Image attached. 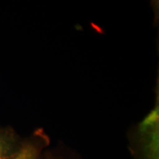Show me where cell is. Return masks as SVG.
Here are the masks:
<instances>
[{"label": "cell", "instance_id": "6da1fadb", "mask_svg": "<svg viewBox=\"0 0 159 159\" xmlns=\"http://www.w3.org/2000/svg\"><path fill=\"white\" fill-rule=\"evenodd\" d=\"M39 149L36 145L27 144L7 159H39Z\"/></svg>", "mask_w": 159, "mask_h": 159}, {"label": "cell", "instance_id": "7a4b0ae2", "mask_svg": "<svg viewBox=\"0 0 159 159\" xmlns=\"http://www.w3.org/2000/svg\"><path fill=\"white\" fill-rule=\"evenodd\" d=\"M11 144L10 141L5 136L0 135V159H7L11 150Z\"/></svg>", "mask_w": 159, "mask_h": 159}]
</instances>
